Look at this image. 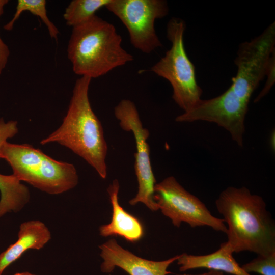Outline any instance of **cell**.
Listing matches in <instances>:
<instances>
[{
	"label": "cell",
	"instance_id": "obj_16",
	"mask_svg": "<svg viewBox=\"0 0 275 275\" xmlns=\"http://www.w3.org/2000/svg\"><path fill=\"white\" fill-rule=\"evenodd\" d=\"M46 4L45 0H18L13 17L4 25V29L7 31L12 30L15 22L21 13L27 11L41 19L46 26L50 37L57 41L59 31L47 16Z\"/></svg>",
	"mask_w": 275,
	"mask_h": 275
},
{
	"label": "cell",
	"instance_id": "obj_4",
	"mask_svg": "<svg viewBox=\"0 0 275 275\" xmlns=\"http://www.w3.org/2000/svg\"><path fill=\"white\" fill-rule=\"evenodd\" d=\"M114 25L96 15L73 27L67 53L73 72L95 78L132 61Z\"/></svg>",
	"mask_w": 275,
	"mask_h": 275
},
{
	"label": "cell",
	"instance_id": "obj_12",
	"mask_svg": "<svg viewBox=\"0 0 275 275\" xmlns=\"http://www.w3.org/2000/svg\"><path fill=\"white\" fill-rule=\"evenodd\" d=\"M51 233L44 223L39 220L21 223L18 239L5 251L0 253V274L28 250H39L51 239Z\"/></svg>",
	"mask_w": 275,
	"mask_h": 275
},
{
	"label": "cell",
	"instance_id": "obj_14",
	"mask_svg": "<svg viewBox=\"0 0 275 275\" xmlns=\"http://www.w3.org/2000/svg\"><path fill=\"white\" fill-rule=\"evenodd\" d=\"M0 218L6 213L20 211L29 202V188L13 174H0Z\"/></svg>",
	"mask_w": 275,
	"mask_h": 275
},
{
	"label": "cell",
	"instance_id": "obj_2",
	"mask_svg": "<svg viewBox=\"0 0 275 275\" xmlns=\"http://www.w3.org/2000/svg\"><path fill=\"white\" fill-rule=\"evenodd\" d=\"M215 206L228 225L225 243L233 253L275 251V223L262 197L245 186H229L220 193Z\"/></svg>",
	"mask_w": 275,
	"mask_h": 275
},
{
	"label": "cell",
	"instance_id": "obj_23",
	"mask_svg": "<svg viewBox=\"0 0 275 275\" xmlns=\"http://www.w3.org/2000/svg\"><path fill=\"white\" fill-rule=\"evenodd\" d=\"M0 275H2L1 274H0Z\"/></svg>",
	"mask_w": 275,
	"mask_h": 275
},
{
	"label": "cell",
	"instance_id": "obj_5",
	"mask_svg": "<svg viewBox=\"0 0 275 275\" xmlns=\"http://www.w3.org/2000/svg\"><path fill=\"white\" fill-rule=\"evenodd\" d=\"M1 158L11 166L13 175L47 194L58 195L74 188L78 176L74 166L56 160L32 145L6 142Z\"/></svg>",
	"mask_w": 275,
	"mask_h": 275
},
{
	"label": "cell",
	"instance_id": "obj_15",
	"mask_svg": "<svg viewBox=\"0 0 275 275\" xmlns=\"http://www.w3.org/2000/svg\"><path fill=\"white\" fill-rule=\"evenodd\" d=\"M111 0H73L65 9L63 17L67 25H79L95 16L96 12Z\"/></svg>",
	"mask_w": 275,
	"mask_h": 275
},
{
	"label": "cell",
	"instance_id": "obj_1",
	"mask_svg": "<svg viewBox=\"0 0 275 275\" xmlns=\"http://www.w3.org/2000/svg\"><path fill=\"white\" fill-rule=\"evenodd\" d=\"M275 51V23L259 36L240 44L234 63L236 75L219 96L202 99L197 111L202 120L216 124L233 137L242 135L250 98L265 76L270 57Z\"/></svg>",
	"mask_w": 275,
	"mask_h": 275
},
{
	"label": "cell",
	"instance_id": "obj_19",
	"mask_svg": "<svg viewBox=\"0 0 275 275\" xmlns=\"http://www.w3.org/2000/svg\"><path fill=\"white\" fill-rule=\"evenodd\" d=\"M18 132L17 122L11 120L7 122L0 118V158L2 149L8 139L14 137Z\"/></svg>",
	"mask_w": 275,
	"mask_h": 275
},
{
	"label": "cell",
	"instance_id": "obj_17",
	"mask_svg": "<svg viewBox=\"0 0 275 275\" xmlns=\"http://www.w3.org/2000/svg\"><path fill=\"white\" fill-rule=\"evenodd\" d=\"M243 270L260 275H275V251L257 257L241 266Z\"/></svg>",
	"mask_w": 275,
	"mask_h": 275
},
{
	"label": "cell",
	"instance_id": "obj_13",
	"mask_svg": "<svg viewBox=\"0 0 275 275\" xmlns=\"http://www.w3.org/2000/svg\"><path fill=\"white\" fill-rule=\"evenodd\" d=\"M180 271L207 268L232 275H252L243 270L233 256L232 252L225 243L216 251L207 255H194L184 253L176 261Z\"/></svg>",
	"mask_w": 275,
	"mask_h": 275
},
{
	"label": "cell",
	"instance_id": "obj_3",
	"mask_svg": "<svg viewBox=\"0 0 275 275\" xmlns=\"http://www.w3.org/2000/svg\"><path fill=\"white\" fill-rule=\"evenodd\" d=\"M92 79L81 76L74 84L68 109L61 126L42 140V145L56 142L71 150L92 167L100 177L107 176V145L100 120L89 98Z\"/></svg>",
	"mask_w": 275,
	"mask_h": 275
},
{
	"label": "cell",
	"instance_id": "obj_9",
	"mask_svg": "<svg viewBox=\"0 0 275 275\" xmlns=\"http://www.w3.org/2000/svg\"><path fill=\"white\" fill-rule=\"evenodd\" d=\"M114 115L121 129L132 132L135 140L134 170L138 190L129 203L133 206L142 203L151 211H156L159 210L154 200L156 181L152 168L150 147L147 142L150 132L144 127L137 108L131 100H121L114 108Z\"/></svg>",
	"mask_w": 275,
	"mask_h": 275
},
{
	"label": "cell",
	"instance_id": "obj_10",
	"mask_svg": "<svg viewBox=\"0 0 275 275\" xmlns=\"http://www.w3.org/2000/svg\"><path fill=\"white\" fill-rule=\"evenodd\" d=\"M103 260L102 272L110 273L116 267L129 275H167L168 268L176 261L179 255L163 261H152L141 258L121 246L115 239H110L99 246Z\"/></svg>",
	"mask_w": 275,
	"mask_h": 275
},
{
	"label": "cell",
	"instance_id": "obj_7",
	"mask_svg": "<svg viewBox=\"0 0 275 275\" xmlns=\"http://www.w3.org/2000/svg\"><path fill=\"white\" fill-rule=\"evenodd\" d=\"M154 200L158 209L178 228L184 222L192 228L208 226L227 232L223 220L213 216L204 203L186 190L173 176L155 184Z\"/></svg>",
	"mask_w": 275,
	"mask_h": 275
},
{
	"label": "cell",
	"instance_id": "obj_21",
	"mask_svg": "<svg viewBox=\"0 0 275 275\" xmlns=\"http://www.w3.org/2000/svg\"><path fill=\"white\" fill-rule=\"evenodd\" d=\"M199 275H226L223 272L216 271V270H209V271L200 274Z\"/></svg>",
	"mask_w": 275,
	"mask_h": 275
},
{
	"label": "cell",
	"instance_id": "obj_22",
	"mask_svg": "<svg viewBox=\"0 0 275 275\" xmlns=\"http://www.w3.org/2000/svg\"><path fill=\"white\" fill-rule=\"evenodd\" d=\"M14 275H35L29 272H17Z\"/></svg>",
	"mask_w": 275,
	"mask_h": 275
},
{
	"label": "cell",
	"instance_id": "obj_18",
	"mask_svg": "<svg viewBox=\"0 0 275 275\" xmlns=\"http://www.w3.org/2000/svg\"><path fill=\"white\" fill-rule=\"evenodd\" d=\"M266 80L262 90L254 100L255 102L260 101L270 91L275 82V51L269 58L265 73Z\"/></svg>",
	"mask_w": 275,
	"mask_h": 275
},
{
	"label": "cell",
	"instance_id": "obj_6",
	"mask_svg": "<svg viewBox=\"0 0 275 275\" xmlns=\"http://www.w3.org/2000/svg\"><path fill=\"white\" fill-rule=\"evenodd\" d=\"M186 23L179 18L173 17L167 25V37L171 48L151 68L157 75L167 80L173 89L172 98L179 107L187 112L201 99L202 90L198 85L195 68L184 46Z\"/></svg>",
	"mask_w": 275,
	"mask_h": 275
},
{
	"label": "cell",
	"instance_id": "obj_8",
	"mask_svg": "<svg viewBox=\"0 0 275 275\" xmlns=\"http://www.w3.org/2000/svg\"><path fill=\"white\" fill-rule=\"evenodd\" d=\"M106 8L126 28L133 46L150 53L162 44L155 22L167 16L169 7L164 0H111Z\"/></svg>",
	"mask_w": 275,
	"mask_h": 275
},
{
	"label": "cell",
	"instance_id": "obj_20",
	"mask_svg": "<svg viewBox=\"0 0 275 275\" xmlns=\"http://www.w3.org/2000/svg\"><path fill=\"white\" fill-rule=\"evenodd\" d=\"M8 2V0H0V17L3 15L4 7ZM10 54V51L8 45L0 37V75L6 67Z\"/></svg>",
	"mask_w": 275,
	"mask_h": 275
},
{
	"label": "cell",
	"instance_id": "obj_11",
	"mask_svg": "<svg viewBox=\"0 0 275 275\" xmlns=\"http://www.w3.org/2000/svg\"><path fill=\"white\" fill-rule=\"evenodd\" d=\"M120 185L114 179L108 186L107 191L112 207L111 221L99 228L102 237L119 236L130 242H136L144 236V227L141 221L131 215L120 205L118 194Z\"/></svg>",
	"mask_w": 275,
	"mask_h": 275
}]
</instances>
